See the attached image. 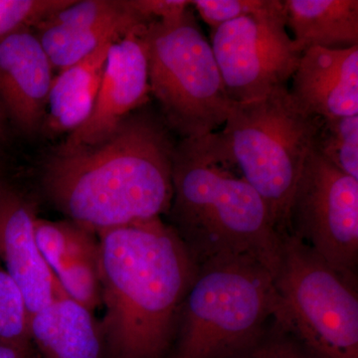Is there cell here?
<instances>
[{
	"label": "cell",
	"instance_id": "cell-3",
	"mask_svg": "<svg viewBox=\"0 0 358 358\" xmlns=\"http://www.w3.org/2000/svg\"><path fill=\"white\" fill-rule=\"evenodd\" d=\"M171 227L197 266L251 258L275 275L282 236L267 204L245 180L218 133L181 138L173 159Z\"/></svg>",
	"mask_w": 358,
	"mask_h": 358
},
{
	"label": "cell",
	"instance_id": "cell-21",
	"mask_svg": "<svg viewBox=\"0 0 358 358\" xmlns=\"http://www.w3.org/2000/svg\"><path fill=\"white\" fill-rule=\"evenodd\" d=\"M29 327L24 294L0 263V343L31 346Z\"/></svg>",
	"mask_w": 358,
	"mask_h": 358
},
{
	"label": "cell",
	"instance_id": "cell-5",
	"mask_svg": "<svg viewBox=\"0 0 358 358\" xmlns=\"http://www.w3.org/2000/svg\"><path fill=\"white\" fill-rule=\"evenodd\" d=\"M322 117L303 112L288 87L250 102H233L222 133L224 148L253 186L282 237L291 234L294 190L315 143Z\"/></svg>",
	"mask_w": 358,
	"mask_h": 358
},
{
	"label": "cell",
	"instance_id": "cell-8",
	"mask_svg": "<svg viewBox=\"0 0 358 358\" xmlns=\"http://www.w3.org/2000/svg\"><path fill=\"white\" fill-rule=\"evenodd\" d=\"M210 44L226 92L237 103L288 87L301 55L289 36L281 0L212 30Z\"/></svg>",
	"mask_w": 358,
	"mask_h": 358
},
{
	"label": "cell",
	"instance_id": "cell-14",
	"mask_svg": "<svg viewBox=\"0 0 358 358\" xmlns=\"http://www.w3.org/2000/svg\"><path fill=\"white\" fill-rule=\"evenodd\" d=\"M30 339L40 358H106L100 322L64 294L30 319Z\"/></svg>",
	"mask_w": 358,
	"mask_h": 358
},
{
	"label": "cell",
	"instance_id": "cell-15",
	"mask_svg": "<svg viewBox=\"0 0 358 358\" xmlns=\"http://www.w3.org/2000/svg\"><path fill=\"white\" fill-rule=\"evenodd\" d=\"M282 4L287 28L301 53L312 47L358 45L357 0H285Z\"/></svg>",
	"mask_w": 358,
	"mask_h": 358
},
{
	"label": "cell",
	"instance_id": "cell-16",
	"mask_svg": "<svg viewBox=\"0 0 358 358\" xmlns=\"http://www.w3.org/2000/svg\"><path fill=\"white\" fill-rule=\"evenodd\" d=\"M113 43L102 45L88 57L60 71L54 77L45 117L51 131L71 134L89 119Z\"/></svg>",
	"mask_w": 358,
	"mask_h": 358
},
{
	"label": "cell",
	"instance_id": "cell-13",
	"mask_svg": "<svg viewBox=\"0 0 358 358\" xmlns=\"http://www.w3.org/2000/svg\"><path fill=\"white\" fill-rule=\"evenodd\" d=\"M289 93L303 112L315 117L358 115V45L303 51Z\"/></svg>",
	"mask_w": 358,
	"mask_h": 358
},
{
	"label": "cell",
	"instance_id": "cell-7",
	"mask_svg": "<svg viewBox=\"0 0 358 358\" xmlns=\"http://www.w3.org/2000/svg\"><path fill=\"white\" fill-rule=\"evenodd\" d=\"M274 282L282 322L315 357L358 358L357 275L336 270L288 234Z\"/></svg>",
	"mask_w": 358,
	"mask_h": 358
},
{
	"label": "cell",
	"instance_id": "cell-26",
	"mask_svg": "<svg viewBox=\"0 0 358 358\" xmlns=\"http://www.w3.org/2000/svg\"><path fill=\"white\" fill-rule=\"evenodd\" d=\"M140 15L148 21H169L182 16L190 6L187 0H128Z\"/></svg>",
	"mask_w": 358,
	"mask_h": 358
},
{
	"label": "cell",
	"instance_id": "cell-11",
	"mask_svg": "<svg viewBox=\"0 0 358 358\" xmlns=\"http://www.w3.org/2000/svg\"><path fill=\"white\" fill-rule=\"evenodd\" d=\"M37 218L31 200L0 180V263L24 294L30 319L64 294L37 246Z\"/></svg>",
	"mask_w": 358,
	"mask_h": 358
},
{
	"label": "cell",
	"instance_id": "cell-10",
	"mask_svg": "<svg viewBox=\"0 0 358 358\" xmlns=\"http://www.w3.org/2000/svg\"><path fill=\"white\" fill-rule=\"evenodd\" d=\"M145 25L110 45L94 109L83 126L63 145H93L109 136L120 122L145 107L150 94Z\"/></svg>",
	"mask_w": 358,
	"mask_h": 358
},
{
	"label": "cell",
	"instance_id": "cell-1",
	"mask_svg": "<svg viewBox=\"0 0 358 358\" xmlns=\"http://www.w3.org/2000/svg\"><path fill=\"white\" fill-rule=\"evenodd\" d=\"M176 143L164 117L145 105L99 143H62L45 162V192L96 234L162 218L173 201Z\"/></svg>",
	"mask_w": 358,
	"mask_h": 358
},
{
	"label": "cell",
	"instance_id": "cell-18",
	"mask_svg": "<svg viewBox=\"0 0 358 358\" xmlns=\"http://www.w3.org/2000/svg\"><path fill=\"white\" fill-rule=\"evenodd\" d=\"M92 232L73 221L37 218L35 238L45 262L54 275L80 257L98 253L99 241Z\"/></svg>",
	"mask_w": 358,
	"mask_h": 358
},
{
	"label": "cell",
	"instance_id": "cell-12",
	"mask_svg": "<svg viewBox=\"0 0 358 358\" xmlns=\"http://www.w3.org/2000/svg\"><path fill=\"white\" fill-rule=\"evenodd\" d=\"M53 73L33 30H20L0 40V103L24 133L36 131L46 117Z\"/></svg>",
	"mask_w": 358,
	"mask_h": 358
},
{
	"label": "cell",
	"instance_id": "cell-24",
	"mask_svg": "<svg viewBox=\"0 0 358 358\" xmlns=\"http://www.w3.org/2000/svg\"><path fill=\"white\" fill-rule=\"evenodd\" d=\"M73 0H0V40L31 29Z\"/></svg>",
	"mask_w": 358,
	"mask_h": 358
},
{
	"label": "cell",
	"instance_id": "cell-25",
	"mask_svg": "<svg viewBox=\"0 0 358 358\" xmlns=\"http://www.w3.org/2000/svg\"><path fill=\"white\" fill-rule=\"evenodd\" d=\"M271 0H193V6L201 20L212 30L249 14L258 13L270 4Z\"/></svg>",
	"mask_w": 358,
	"mask_h": 358
},
{
	"label": "cell",
	"instance_id": "cell-6",
	"mask_svg": "<svg viewBox=\"0 0 358 358\" xmlns=\"http://www.w3.org/2000/svg\"><path fill=\"white\" fill-rule=\"evenodd\" d=\"M143 39L150 94L169 128L181 138H199L225 124L233 102L192 11L178 20L150 21Z\"/></svg>",
	"mask_w": 358,
	"mask_h": 358
},
{
	"label": "cell",
	"instance_id": "cell-17",
	"mask_svg": "<svg viewBox=\"0 0 358 358\" xmlns=\"http://www.w3.org/2000/svg\"><path fill=\"white\" fill-rule=\"evenodd\" d=\"M150 22L131 7L127 15L103 24L77 28L37 25L34 33L54 71L60 72L88 57L102 45L117 41L134 28Z\"/></svg>",
	"mask_w": 358,
	"mask_h": 358
},
{
	"label": "cell",
	"instance_id": "cell-28",
	"mask_svg": "<svg viewBox=\"0 0 358 358\" xmlns=\"http://www.w3.org/2000/svg\"><path fill=\"white\" fill-rule=\"evenodd\" d=\"M6 114L3 107H2L1 103H0V145H1L2 141L4 140L6 136Z\"/></svg>",
	"mask_w": 358,
	"mask_h": 358
},
{
	"label": "cell",
	"instance_id": "cell-9",
	"mask_svg": "<svg viewBox=\"0 0 358 358\" xmlns=\"http://www.w3.org/2000/svg\"><path fill=\"white\" fill-rule=\"evenodd\" d=\"M291 234L331 267L357 275L358 179L310 150L294 190Z\"/></svg>",
	"mask_w": 358,
	"mask_h": 358
},
{
	"label": "cell",
	"instance_id": "cell-22",
	"mask_svg": "<svg viewBox=\"0 0 358 358\" xmlns=\"http://www.w3.org/2000/svg\"><path fill=\"white\" fill-rule=\"evenodd\" d=\"M131 11L128 0H73L38 25L91 27L119 20Z\"/></svg>",
	"mask_w": 358,
	"mask_h": 358
},
{
	"label": "cell",
	"instance_id": "cell-23",
	"mask_svg": "<svg viewBox=\"0 0 358 358\" xmlns=\"http://www.w3.org/2000/svg\"><path fill=\"white\" fill-rule=\"evenodd\" d=\"M229 358H317L296 334L275 317L262 334L243 350Z\"/></svg>",
	"mask_w": 358,
	"mask_h": 358
},
{
	"label": "cell",
	"instance_id": "cell-27",
	"mask_svg": "<svg viewBox=\"0 0 358 358\" xmlns=\"http://www.w3.org/2000/svg\"><path fill=\"white\" fill-rule=\"evenodd\" d=\"M0 358H32L31 346L0 343Z\"/></svg>",
	"mask_w": 358,
	"mask_h": 358
},
{
	"label": "cell",
	"instance_id": "cell-20",
	"mask_svg": "<svg viewBox=\"0 0 358 358\" xmlns=\"http://www.w3.org/2000/svg\"><path fill=\"white\" fill-rule=\"evenodd\" d=\"M68 299L93 313L102 305V282L98 253L74 259L55 274Z\"/></svg>",
	"mask_w": 358,
	"mask_h": 358
},
{
	"label": "cell",
	"instance_id": "cell-2",
	"mask_svg": "<svg viewBox=\"0 0 358 358\" xmlns=\"http://www.w3.org/2000/svg\"><path fill=\"white\" fill-rule=\"evenodd\" d=\"M109 358H164L199 266L162 218L98 233Z\"/></svg>",
	"mask_w": 358,
	"mask_h": 358
},
{
	"label": "cell",
	"instance_id": "cell-19",
	"mask_svg": "<svg viewBox=\"0 0 358 358\" xmlns=\"http://www.w3.org/2000/svg\"><path fill=\"white\" fill-rule=\"evenodd\" d=\"M313 150L339 171L358 179V115L322 117Z\"/></svg>",
	"mask_w": 358,
	"mask_h": 358
},
{
	"label": "cell",
	"instance_id": "cell-4",
	"mask_svg": "<svg viewBox=\"0 0 358 358\" xmlns=\"http://www.w3.org/2000/svg\"><path fill=\"white\" fill-rule=\"evenodd\" d=\"M275 317L281 301L263 264L245 257L205 263L183 301L171 358H229Z\"/></svg>",
	"mask_w": 358,
	"mask_h": 358
}]
</instances>
